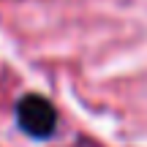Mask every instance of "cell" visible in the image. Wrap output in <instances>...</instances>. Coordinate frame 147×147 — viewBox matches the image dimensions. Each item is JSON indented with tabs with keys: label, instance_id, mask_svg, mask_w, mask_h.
<instances>
[{
	"label": "cell",
	"instance_id": "1",
	"mask_svg": "<svg viewBox=\"0 0 147 147\" xmlns=\"http://www.w3.org/2000/svg\"><path fill=\"white\" fill-rule=\"evenodd\" d=\"M16 123L25 134L36 139H47L52 136L55 123H57V115H55L52 104L41 95H25V98L16 104Z\"/></svg>",
	"mask_w": 147,
	"mask_h": 147
},
{
	"label": "cell",
	"instance_id": "2",
	"mask_svg": "<svg viewBox=\"0 0 147 147\" xmlns=\"http://www.w3.org/2000/svg\"><path fill=\"white\" fill-rule=\"evenodd\" d=\"M74 147H95V144H87V142H84V144H74Z\"/></svg>",
	"mask_w": 147,
	"mask_h": 147
}]
</instances>
